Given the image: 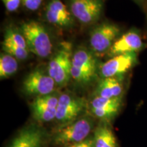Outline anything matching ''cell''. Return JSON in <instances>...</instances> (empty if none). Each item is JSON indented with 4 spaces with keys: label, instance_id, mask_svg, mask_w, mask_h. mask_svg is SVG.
<instances>
[{
    "label": "cell",
    "instance_id": "cell-1",
    "mask_svg": "<svg viewBox=\"0 0 147 147\" xmlns=\"http://www.w3.org/2000/svg\"><path fill=\"white\" fill-rule=\"evenodd\" d=\"M94 128V121L89 116H82L76 120L59 126L51 136L53 144L66 147L83 142L89 136Z\"/></svg>",
    "mask_w": 147,
    "mask_h": 147
},
{
    "label": "cell",
    "instance_id": "cell-2",
    "mask_svg": "<svg viewBox=\"0 0 147 147\" xmlns=\"http://www.w3.org/2000/svg\"><path fill=\"white\" fill-rule=\"evenodd\" d=\"M21 32L26 40L29 52L43 59L51 55L53 41L43 25L35 21L24 22L21 25Z\"/></svg>",
    "mask_w": 147,
    "mask_h": 147
},
{
    "label": "cell",
    "instance_id": "cell-3",
    "mask_svg": "<svg viewBox=\"0 0 147 147\" xmlns=\"http://www.w3.org/2000/svg\"><path fill=\"white\" fill-rule=\"evenodd\" d=\"M95 55L84 48L77 49L71 61V79L78 85L87 87L95 80L98 71Z\"/></svg>",
    "mask_w": 147,
    "mask_h": 147
},
{
    "label": "cell",
    "instance_id": "cell-4",
    "mask_svg": "<svg viewBox=\"0 0 147 147\" xmlns=\"http://www.w3.org/2000/svg\"><path fill=\"white\" fill-rule=\"evenodd\" d=\"M71 42H61L57 50L53 55L47 66L49 75L54 79L57 86L65 87L71 79V61L73 57Z\"/></svg>",
    "mask_w": 147,
    "mask_h": 147
},
{
    "label": "cell",
    "instance_id": "cell-5",
    "mask_svg": "<svg viewBox=\"0 0 147 147\" xmlns=\"http://www.w3.org/2000/svg\"><path fill=\"white\" fill-rule=\"evenodd\" d=\"M85 99L71 92L59 94L55 121L59 126L64 125L82 117L87 108Z\"/></svg>",
    "mask_w": 147,
    "mask_h": 147
},
{
    "label": "cell",
    "instance_id": "cell-6",
    "mask_svg": "<svg viewBox=\"0 0 147 147\" xmlns=\"http://www.w3.org/2000/svg\"><path fill=\"white\" fill-rule=\"evenodd\" d=\"M57 84L47 69L38 67L31 71L23 80L22 91L25 94L35 97L55 93Z\"/></svg>",
    "mask_w": 147,
    "mask_h": 147
},
{
    "label": "cell",
    "instance_id": "cell-7",
    "mask_svg": "<svg viewBox=\"0 0 147 147\" xmlns=\"http://www.w3.org/2000/svg\"><path fill=\"white\" fill-rule=\"evenodd\" d=\"M121 30L117 25L104 23L95 27L90 35L89 44L92 51L96 54L108 53L120 35Z\"/></svg>",
    "mask_w": 147,
    "mask_h": 147
},
{
    "label": "cell",
    "instance_id": "cell-8",
    "mask_svg": "<svg viewBox=\"0 0 147 147\" xmlns=\"http://www.w3.org/2000/svg\"><path fill=\"white\" fill-rule=\"evenodd\" d=\"M104 0H69V10L74 18L83 25H89L100 18Z\"/></svg>",
    "mask_w": 147,
    "mask_h": 147
},
{
    "label": "cell",
    "instance_id": "cell-9",
    "mask_svg": "<svg viewBox=\"0 0 147 147\" xmlns=\"http://www.w3.org/2000/svg\"><path fill=\"white\" fill-rule=\"evenodd\" d=\"M49 138L41 126L29 125L18 132L7 147H44Z\"/></svg>",
    "mask_w": 147,
    "mask_h": 147
},
{
    "label": "cell",
    "instance_id": "cell-10",
    "mask_svg": "<svg viewBox=\"0 0 147 147\" xmlns=\"http://www.w3.org/2000/svg\"><path fill=\"white\" fill-rule=\"evenodd\" d=\"M137 62V53H126L113 57L100 66L102 78H119L134 67Z\"/></svg>",
    "mask_w": 147,
    "mask_h": 147
},
{
    "label": "cell",
    "instance_id": "cell-11",
    "mask_svg": "<svg viewBox=\"0 0 147 147\" xmlns=\"http://www.w3.org/2000/svg\"><path fill=\"white\" fill-rule=\"evenodd\" d=\"M59 95L56 93L34 97L30 104L33 118L38 123L55 120Z\"/></svg>",
    "mask_w": 147,
    "mask_h": 147
},
{
    "label": "cell",
    "instance_id": "cell-12",
    "mask_svg": "<svg viewBox=\"0 0 147 147\" xmlns=\"http://www.w3.org/2000/svg\"><path fill=\"white\" fill-rule=\"evenodd\" d=\"M123 97L104 98L95 95L90 102L91 113L95 118L108 122L120 112L123 105Z\"/></svg>",
    "mask_w": 147,
    "mask_h": 147
},
{
    "label": "cell",
    "instance_id": "cell-13",
    "mask_svg": "<svg viewBox=\"0 0 147 147\" xmlns=\"http://www.w3.org/2000/svg\"><path fill=\"white\" fill-rule=\"evenodd\" d=\"M45 16L49 23L60 28H69L74 24L70 10L61 0H50L46 7Z\"/></svg>",
    "mask_w": 147,
    "mask_h": 147
},
{
    "label": "cell",
    "instance_id": "cell-14",
    "mask_svg": "<svg viewBox=\"0 0 147 147\" xmlns=\"http://www.w3.org/2000/svg\"><path fill=\"white\" fill-rule=\"evenodd\" d=\"M144 45L140 35L136 31L131 30L125 33L117 38L108 51L110 57L117 55L138 52L144 48Z\"/></svg>",
    "mask_w": 147,
    "mask_h": 147
},
{
    "label": "cell",
    "instance_id": "cell-15",
    "mask_svg": "<svg viewBox=\"0 0 147 147\" xmlns=\"http://www.w3.org/2000/svg\"><path fill=\"white\" fill-rule=\"evenodd\" d=\"M123 85L119 78H102L95 89V96L104 98L123 97Z\"/></svg>",
    "mask_w": 147,
    "mask_h": 147
},
{
    "label": "cell",
    "instance_id": "cell-16",
    "mask_svg": "<svg viewBox=\"0 0 147 147\" xmlns=\"http://www.w3.org/2000/svg\"><path fill=\"white\" fill-rule=\"evenodd\" d=\"M95 147H118L115 134L108 122L102 121L93 134Z\"/></svg>",
    "mask_w": 147,
    "mask_h": 147
},
{
    "label": "cell",
    "instance_id": "cell-17",
    "mask_svg": "<svg viewBox=\"0 0 147 147\" xmlns=\"http://www.w3.org/2000/svg\"><path fill=\"white\" fill-rule=\"evenodd\" d=\"M15 57L3 53L0 56V78L1 80L10 78L15 74L18 69V63Z\"/></svg>",
    "mask_w": 147,
    "mask_h": 147
},
{
    "label": "cell",
    "instance_id": "cell-18",
    "mask_svg": "<svg viewBox=\"0 0 147 147\" xmlns=\"http://www.w3.org/2000/svg\"><path fill=\"white\" fill-rule=\"evenodd\" d=\"M2 50L4 53L12 55L18 60H25L29 57L28 49H23L5 40H3L2 42Z\"/></svg>",
    "mask_w": 147,
    "mask_h": 147
},
{
    "label": "cell",
    "instance_id": "cell-19",
    "mask_svg": "<svg viewBox=\"0 0 147 147\" xmlns=\"http://www.w3.org/2000/svg\"><path fill=\"white\" fill-rule=\"evenodd\" d=\"M3 40L10 42L14 45L23 48V49H28L26 40L23 35L22 34V33L18 32L17 31L14 30L13 29H7V30L5 31Z\"/></svg>",
    "mask_w": 147,
    "mask_h": 147
},
{
    "label": "cell",
    "instance_id": "cell-20",
    "mask_svg": "<svg viewBox=\"0 0 147 147\" xmlns=\"http://www.w3.org/2000/svg\"><path fill=\"white\" fill-rule=\"evenodd\" d=\"M43 0H22V3L29 11H36L40 8Z\"/></svg>",
    "mask_w": 147,
    "mask_h": 147
},
{
    "label": "cell",
    "instance_id": "cell-21",
    "mask_svg": "<svg viewBox=\"0 0 147 147\" xmlns=\"http://www.w3.org/2000/svg\"><path fill=\"white\" fill-rule=\"evenodd\" d=\"M7 11L10 12H15L22 3V0H1Z\"/></svg>",
    "mask_w": 147,
    "mask_h": 147
},
{
    "label": "cell",
    "instance_id": "cell-22",
    "mask_svg": "<svg viewBox=\"0 0 147 147\" xmlns=\"http://www.w3.org/2000/svg\"><path fill=\"white\" fill-rule=\"evenodd\" d=\"M66 147H95L94 146V140H93V136H89L87 139L84 140L83 142L77 144L69 145Z\"/></svg>",
    "mask_w": 147,
    "mask_h": 147
}]
</instances>
